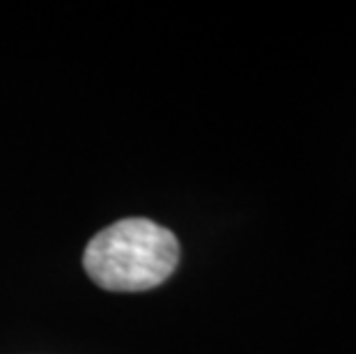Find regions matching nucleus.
Listing matches in <instances>:
<instances>
[{
    "label": "nucleus",
    "mask_w": 356,
    "mask_h": 354,
    "mask_svg": "<svg viewBox=\"0 0 356 354\" xmlns=\"http://www.w3.org/2000/svg\"><path fill=\"white\" fill-rule=\"evenodd\" d=\"M177 262V237L143 216L111 223L90 239L83 253L86 274L111 292L152 290L168 281Z\"/></svg>",
    "instance_id": "nucleus-1"
}]
</instances>
